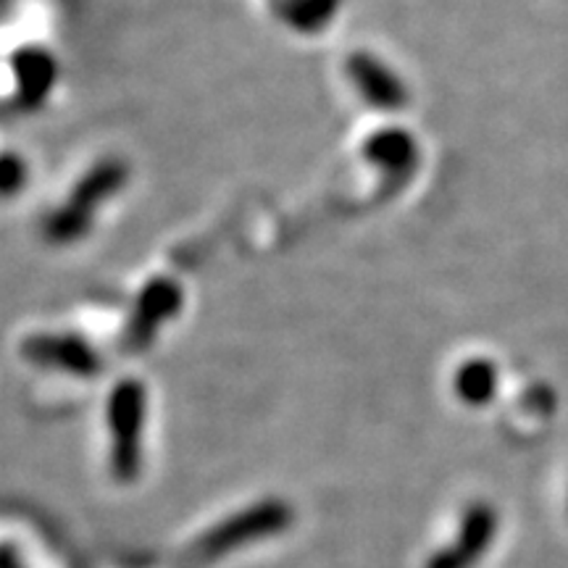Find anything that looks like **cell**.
Returning a JSON list of instances; mask_svg holds the SVG:
<instances>
[{
    "label": "cell",
    "mask_w": 568,
    "mask_h": 568,
    "mask_svg": "<svg viewBox=\"0 0 568 568\" xmlns=\"http://www.w3.org/2000/svg\"><path fill=\"white\" fill-rule=\"evenodd\" d=\"M130 182V166L122 159H103L77 180L67 201L48 213L45 237L53 245H74L88 237L98 219V209L111 203Z\"/></svg>",
    "instance_id": "6da1fadb"
},
{
    "label": "cell",
    "mask_w": 568,
    "mask_h": 568,
    "mask_svg": "<svg viewBox=\"0 0 568 568\" xmlns=\"http://www.w3.org/2000/svg\"><path fill=\"white\" fill-rule=\"evenodd\" d=\"M148 389L140 379H122L109 395L111 471L119 481H132L142 466V432H145Z\"/></svg>",
    "instance_id": "7a4b0ae2"
},
{
    "label": "cell",
    "mask_w": 568,
    "mask_h": 568,
    "mask_svg": "<svg viewBox=\"0 0 568 568\" xmlns=\"http://www.w3.org/2000/svg\"><path fill=\"white\" fill-rule=\"evenodd\" d=\"M293 518L295 510L284 500L255 503V506L240 510L237 516L226 518L209 535H203L201 542L195 545V556L205 560L222 558L247 542H258V539L290 529Z\"/></svg>",
    "instance_id": "3957f363"
},
{
    "label": "cell",
    "mask_w": 568,
    "mask_h": 568,
    "mask_svg": "<svg viewBox=\"0 0 568 568\" xmlns=\"http://www.w3.org/2000/svg\"><path fill=\"white\" fill-rule=\"evenodd\" d=\"M182 305V284L172 280V276H153L151 282L142 284L138 301H134L132 316L124 329V345L134 353L148 351L155 343L163 326L180 316Z\"/></svg>",
    "instance_id": "277c9868"
},
{
    "label": "cell",
    "mask_w": 568,
    "mask_h": 568,
    "mask_svg": "<svg viewBox=\"0 0 568 568\" xmlns=\"http://www.w3.org/2000/svg\"><path fill=\"white\" fill-rule=\"evenodd\" d=\"M21 355L32 366L53 368V372L80 376V379H92L103 372L101 353L74 332H42V335L27 337L21 343Z\"/></svg>",
    "instance_id": "5b68a950"
},
{
    "label": "cell",
    "mask_w": 568,
    "mask_h": 568,
    "mask_svg": "<svg viewBox=\"0 0 568 568\" xmlns=\"http://www.w3.org/2000/svg\"><path fill=\"white\" fill-rule=\"evenodd\" d=\"M347 77L361 98L379 111H400L408 103V90L400 77L376 55L358 51L347 55Z\"/></svg>",
    "instance_id": "8992f818"
},
{
    "label": "cell",
    "mask_w": 568,
    "mask_h": 568,
    "mask_svg": "<svg viewBox=\"0 0 568 568\" xmlns=\"http://www.w3.org/2000/svg\"><path fill=\"white\" fill-rule=\"evenodd\" d=\"M11 74L13 101H17L19 109L34 111L51 98L55 82H59V63L45 48L27 45L13 53Z\"/></svg>",
    "instance_id": "52a82bcc"
},
{
    "label": "cell",
    "mask_w": 568,
    "mask_h": 568,
    "mask_svg": "<svg viewBox=\"0 0 568 568\" xmlns=\"http://www.w3.org/2000/svg\"><path fill=\"white\" fill-rule=\"evenodd\" d=\"M364 159L389 180H406L408 174H414L418 163V145L410 132L400 126H387V130L368 134L364 142Z\"/></svg>",
    "instance_id": "ba28073f"
},
{
    "label": "cell",
    "mask_w": 568,
    "mask_h": 568,
    "mask_svg": "<svg viewBox=\"0 0 568 568\" xmlns=\"http://www.w3.org/2000/svg\"><path fill=\"white\" fill-rule=\"evenodd\" d=\"M493 527H495L493 514H489L487 508H471L464 521V531H460V537L450 545V550L439 552V556L432 558L426 568H468L471 566V560L477 558L481 548L487 545Z\"/></svg>",
    "instance_id": "9c48e42d"
},
{
    "label": "cell",
    "mask_w": 568,
    "mask_h": 568,
    "mask_svg": "<svg viewBox=\"0 0 568 568\" xmlns=\"http://www.w3.org/2000/svg\"><path fill=\"white\" fill-rule=\"evenodd\" d=\"M453 387H456V395L464 403H468V406H485V403H489V397L495 395L497 387L495 366L485 358L466 361V364L458 366Z\"/></svg>",
    "instance_id": "30bf717a"
},
{
    "label": "cell",
    "mask_w": 568,
    "mask_h": 568,
    "mask_svg": "<svg viewBox=\"0 0 568 568\" xmlns=\"http://www.w3.org/2000/svg\"><path fill=\"white\" fill-rule=\"evenodd\" d=\"M339 6H343V0H293L282 11V17L295 32L314 34L332 24V19L339 13Z\"/></svg>",
    "instance_id": "8fae6325"
},
{
    "label": "cell",
    "mask_w": 568,
    "mask_h": 568,
    "mask_svg": "<svg viewBox=\"0 0 568 568\" xmlns=\"http://www.w3.org/2000/svg\"><path fill=\"white\" fill-rule=\"evenodd\" d=\"M30 166L19 153H0V197H13L27 187Z\"/></svg>",
    "instance_id": "7c38bea8"
},
{
    "label": "cell",
    "mask_w": 568,
    "mask_h": 568,
    "mask_svg": "<svg viewBox=\"0 0 568 568\" xmlns=\"http://www.w3.org/2000/svg\"><path fill=\"white\" fill-rule=\"evenodd\" d=\"M0 568H21L19 566V560H17V556H13L11 550H0Z\"/></svg>",
    "instance_id": "4fadbf2b"
},
{
    "label": "cell",
    "mask_w": 568,
    "mask_h": 568,
    "mask_svg": "<svg viewBox=\"0 0 568 568\" xmlns=\"http://www.w3.org/2000/svg\"><path fill=\"white\" fill-rule=\"evenodd\" d=\"M272 3H274L276 9H280V11H284V9H287L290 3H293V0H272Z\"/></svg>",
    "instance_id": "5bb4252c"
}]
</instances>
